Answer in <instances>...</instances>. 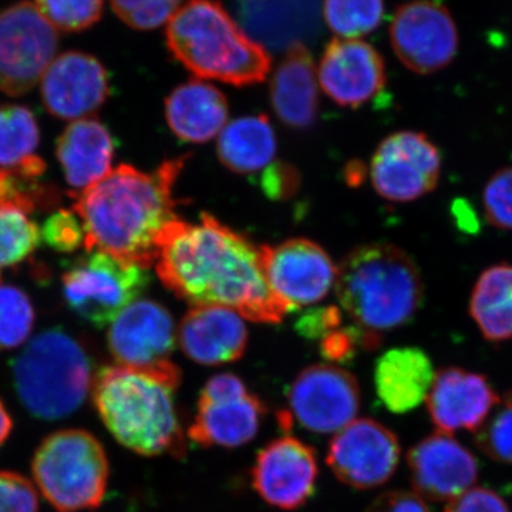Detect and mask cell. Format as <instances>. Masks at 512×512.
Here are the masks:
<instances>
[{
	"mask_svg": "<svg viewBox=\"0 0 512 512\" xmlns=\"http://www.w3.org/2000/svg\"><path fill=\"white\" fill-rule=\"evenodd\" d=\"M156 265L165 288L191 305L221 306L259 323L289 313L266 282L261 247L210 214L194 224L175 221Z\"/></svg>",
	"mask_w": 512,
	"mask_h": 512,
	"instance_id": "1",
	"label": "cell"
},
{
	"mask_svg": "<svg viewBox=\"0 0 512 512\" xmlns=\"http://www.w3.org/2000/svg\"><path fill=\"white\" fill-rule=\"evenodd\" d=\"M185 158L165 161L154 173L123 164L77 194L73 211L84 228V248L150 268L165 232L180 220L174 185Z\"/></svg>",
	"mask_w": 512,
	"mask_h": 512,
	"instance_id": "2",
	"label": "cell"
},
{
	"mask_svg": "<svg viewBox=\"0 0 512 512\" xmlns=\"http://www.w3.org/2000/svg\"><path fill=\"white\" fill-rule=\"evenodd\" d=\"M181 376L175 363L157 370L103 367L94 377V407L128 450L147 457H183L187 443L174 399Z\"/></svg>",
	"mask_w": 512,
	"mask_h": 512,
	"instance_id": "3",
	"label": "cell"
},
{
	"mask_svg": "<svg viewBox=\"0 0 512 512\" xmlns=\"http://www.w3.org/2000/svg\"><path fill=\"white\" fill-rule=\"evenodd\" d=\"M340 309L357 329L383 333L409 325L424 299L423 278L412 256L386 242L353 249L338 268Z\"/></svg>",
	"mask_w": 512,
	"mask_h": 512,
	"instance_id": "4",
	"label": "cell"
},
{
	"mask_svg": "<svg viewBox=\"0 0 512 512\" xmlns=\"http://www.w3.org/2000/svg\"><path fill=\"white\" fill-rule=\"evenodd\" d=\"M165 39L171 55L198 79L244 87L264 82L271 70L265 47L217 0H188L168 20Z\"/></svg>",
	"mask_w": 512,
	"mask_h": 512,
	"instance_id": "5",
	"label": "cell"
},
{
	"mask_svg": "<svg viewBox=\"0 0 512 512\" xmlns=\"http://www.w3.org/2000/svg\"><path fill=\"white\" fill-rule=\"evenodd\" d=\"M94 377L92 359L82 343L60 329L39 333L13 363L20 402L42 420L76 412L92 390Z\"/></svg>",
	"mask_w": 512,
	"mask_h": 512,
	"instance_id": "6",
	"label": "cell"
},
{
	"mask_svg": "<svg viewBox=\"0 0 512 512\" xmlns=\"http://www.w3.org/2000/svg\"><path fill=\"white\" fill-rule=\"evenodd\" d=\"M37 488L57 512L99 508L106 497L110 466L106 450L89 431L59 430L37 447L32 461Z\"/></svg>",
	"mask_w": 512,
	"mask_h": 512,
	"instance_id": "7",
	"label": "cell"
},
{
	"mask_svg": "<svg viewBox=\"0 0 512 512\" xmlns=\"http://www.w3.org/2000/svg\"><path fill=\"white\" fill-rule=\"evenodd\" d=\"M147 269L92 251L76 259L62 276L63 296L77 316L106 328L146 291Z\"/></svg>",
	"mask_w": 512,
	"mask_h": 512,
	"instance_id": "8",
	"label": "cell"
},
{
	"mask_svg": "<svg viewBox=\"0 0 512 512\" xmlns=\"http://www.w3.org/2000/svg\"><path fill=\"white\" fill-rule=\"evenodd\" d=\"M59 33L35 3L0 12V92L18 97L42 80L55 60Z\"/></svg>",
	"mask_w": 512,
	"mask_h": 512,
	"instance_id": "9",
	"label": "cell"
},
{
	"mask_svg": "<svg viewBox=\"0 0 512 512\" xmlns=\"http://www.w3.org/2000/svg\"><path fill=\"white\" fill-rule=\"evenodd\" d=\"M265 403L234 373L215 375L202 387L188 437L201 447L235 448L254 440Z\"/></svg>",
	"mask_w": 512,
	"mask_h": 512,
	"instance_id": "10",
	"label": "cell"
},
{
	"mask_svg": "<svg viewBox=\"0 0 512 512\" xmlns=\"http://www.w3.org/2000/svg\"><path fill=\"white\" fill-rule=\"evenodd\" d=\"M439 147L419 131L384 138L370 163V181L384 200L412 202L436 190L441 175Z\"/></svg>",
	"mask_w": 512,
	"mask_h": 512,
	"instance_id": "11",
	"label": "cell"
},
{
	"mask_svg": "<svg viewBox=\"0 0 512 512\" xmlns=\"http://www.w3.org/2000/svg\"><path fill=\"white\" fill-rule=\"evenodd\" d=\"M390 42L397 59L412 72L434 74L456 59L460 35L443 3L413 0L394 13Z\"/></svg>",
	"mask_w": 512,
	"mask_h": 512,
	"instance_id": "12",
	"label": "cell"
},
{
	"mask_svg": "<svg viewBox=\"0 0 512 512\" xmlns=\"http://www.w3.org/2000/svg\"><path fill=\"white\" fill-rule=\"evenodd\" d=\"M400 456V441L389 427L373 419H356L333 436L326 463L343 484L372 490L393 477Z\"/></svg>",
	"mask_w": 512,
	"mask_h": 512,
	"instance_id": "13",
	"label": "cell"
},
{
	"mask_svg": "<svg viewBox=\"0 0 512 512\" xmlns=\"http://www.w3.org/2000/svg\"><path fill=\"white\" fill-rule=\"evenodd\" d=\"M292 416L316 434L338 433L356 420L362 394L356 377L335 365H312L293 380L288 392Z\"/></svg>",
	"mask_w": 512,
	"mask_h": 512,
	"instance_id": "14",
	"label": "cell"
},
{
	"mask_svg": "<svg viewBox=\"0 0 512 512\" xmlns=\"http://www.w3.org/2000/svg\"><path fill=\"white\" fill-rule=\"evenodd\" d=\"M261 255L266 282L289 312L323 301L335 288L338 266L316 242L289 239L261 247Z\"/></svg>",
	"mask_w": 512,
	"mask_h": 512,
	"instance_id": "15",
	"label": "cell"
},
{
	"mask_svg": "<svg viewBox=\"0 0 512 512\" xmlns=\"http://www.w3.org/2000/svg\"><path fill=\"white\" fill-rule=\"evenodd\" d=\"M173 315L161 303L140 299L111 322L107 343L117 365L157 370L170 365L177 346Z\"/></svg>",
	"mask_w": 512,
	"mask_h": 512,
	"instance_id": "16",
	"label": "cell"
},
{
	"mask_svg": "<svg viewBox=\"0 0 512 512\" xmlns=\"http://www.w3.org/2000/svg\"><path fill=\"white\" fill-rule=\"evenodd\" d=\"M319 467L315 450L292 436L266 444L252 467V487L259 497L279 510L293 511L315 494Z\"/></svg>",
	"mask_w": 512,
	"mask_h": 512,
	"instance_id": "17",
	"label": "cell"
},
{
	"mask_svg": "<svg viewBox=\"0 0 512 512\" xmlns=\"http://www.w3.org/2000/svg\"><path fill=\"white\" fill-rule=\"evenodd\" d=\"M407 467L416 494L434 503H450L471 490L478 478L474 454L441 431L414 444L407 454Z\"/></svg>",
	"mask_w": 512,
	"mask_h": 512,
	"instance_id": "18",
	"label": "cell"
},
{
	"mask_svg": "<svg viewBox=\"0 0 512 512\" xmlns=\"http://www.w3.org/2000/svg\"><path fill=\"white\" fill-rule=\"evenodd\" d=\"M318 80L338 106L357 109L386 86V66L379 52L359 39H333L320 59Z\"/></svg>",
	"mask_w": 512,
	"mask_h": 512,
	"instance_id": "19",
	"label": "cell"
},
{
	"mask_svg": "<svg viewBox=\"0 0 512 512\" xmlns=\"http://www.w3.org/2000/svg\"><path fill=\"white\" fill-rule=\"evenodd\" d=\"M40 90L50 114L63 120H82L109 97V74L96 57L67 52L47 67Z\"/></svg>",
	"mask_w": 512,
	"mask_h": 512,
	"instance_id": "20",
	"label": "cell"
},
{
	"mask_svg": "<svg viewBox=\"0 0 512 512\" xmlns=\"http://www.w3.org/2000/svg\"><path fill=\"white\" fill-rule=\"evenodd\" d=\"M500 399L487 377L461 367H446L434 377L426 399L427 412L441 433H476Z\"/></svg>",
	"mask_w": 512,
	"mask_h": 512,
	"instance_id": "21",
	"label": "cell"
},
{
	"mask_svg": "<svg viewBox=\"0 0 512 512\" xmlns=\"http://www.w3.org/2000/svg\"><path fill=\"white\" fill-rule=\"evenodd\" d=\"M37 180L0 168V269L28 258L42 239L30 215L50 204L53 194Z\"/></svg>",
	"mask_w": 512,
	"mask_h": 512,
	"instance_id": "22",
	"label": "cell"
},
{
	"mask_svg": "<svg viewBox=\"0 0 512 512\" xmlns=\"http://www.w3.org/2000/svg\"><path fill=\"white\" fill-rule=\"evenodd\" d=\"M178 343L184 355L202 366L237 362L248 346L244 318L221 306H194L181 320Z\"/></svg>",
	"mask_w": 512,
	"mask_h": 512,
	"instance_id": "23",
	"label": "cell"
},
{
	"mask_svg": "<svg viewBox=\"0 0 512 512\" xmlns=\"http://www.w3.org/2000/svg\"><path fill=\"white\" fill-rule=\"evenodd\" d=\"M271 103L285 126L306 130L315 123L319 110L318 72L311 52L302 43L289 47L275 70Z\"/></svg>",
	"mask_w": 512,
	"mask_h": 512,
	"instance_id": "24",
	"label": "cell"
},
{
	"mask_svg": "<svg viewBox=\"0 0 512 512\" xmlns=\"http://www.w3.org/2000/svg\"><path fill=\"white\" fill-rule=\"evenodd\" d=\"M114 151L109 128L93 119L73 121L56 146L64 178L79 194L111 173Z\"/></svg>",
	"mask_w": 512,
	"mask_h": 512,
	"instance_id": "25",
	"label": "cell"
},
{
	"mask_svg": "<svg viewBox=\"0 0 512 512\" xmlns=\"http://www.w3.org/2000/svg\"><path fill=\"white\" fill-rule=\"evenodd\" d=\"M433 363L419 348H394L377 359L376 392L384 407L394 414L417 409L433 386Z\"/></svg>",
	"mask_w": 512,
	"mask_h": 512,
	"instance_id": "26",
	"label": "cell"
},
{
	"mask_svg": "<svg viewBox=\"0 0 512 512\" xmlns=\"http://www.w3.org/2000/svg\"><path fill=\"white\" fill-rule=\"evenodd\" d=\"M224 94L201 80L178 86L165 101V119L175 136L185 143H207L220 136L228 120Z\"/></svg>",
	"mask_w": 512,
	"mask_h": 512,
	"instance_id": "27",
	"label": "cell"
},
{
	"mask_svg": "<svg viewBox=\"0 0 512 512\" xmlns=\"http://www.w3.org/2000/svg\"><path fill=\"white\" fill-rule=\"evenodd\" d=\"M218 158L232 173L255 174L276 156V136L264 114L245 116L228 123L218 136Z\"/></svg>",
	"mask_w": 512,
	"mask_h": 512,
	"instance_id": "28",
	"label": "cell"
},
{
	"mask_svg": "<svg viewBox=\"0 0 512 512\" xmlns=\"http://www.w3.org/2000/svg\"><path fill=\"white\" fill-rule=\"evenodd\" d=\"M468 311L485 340L493 343L512 339V265L488 266L478 276Z\"/></svg>",
	"mask_w": 512,
	"mask_h": 512,
	"instance_id": "29",
	"label": "cell"
},
{
	"mask_svg": "<svg viewBox=\"0 0 512 512\" xmlns=\"http://www.w3.org/2000/svg\"><path fill=\"white\" fill-rule=\"evenodd\" d=\"M40 130L35 114L23 106H0V168L42 177L46 164L36 156Z\"/></svg>",
	"mask_w": 512,
	"mask_h": 512,
	"instance_id": "30",
	"label": "cell"
},
{
	"mask_svg": "<svg viewBox=\"0 0 512 512\" xmlns=\"http://www.w3.org/2000/svg\"><path fill=\"white\" fill-rule=\"evenodd\" d=\"M384 15L383 0H325L326 25L342 39H357L379 28Z\"/></svg>",
	"mask_w": 512,
	"mask_h": 512,
	"instance_id": "31",
	"label": "cell"
},
{
	"mask_svg": "<svg viewBox=\"0 0 512 512\" xmlns=\"http://www.w3.org/2000/svg\"><path fill=\"white\" fill-rule=\"evenodd\" d=\"M35 326V309L18 286L0 284V349L18 348Z\"/></svg>",
	"mask_w": 512,
	"mask_h": 512,
	"instance_id": "32",
	"label": "cell"
},
{
	"mask_svg": "<svg viewBox=\"0 0 512 512\" xmlns=\"http://www.w3.org/2000/svg\"><path fill=\"white\" fill-rule=\"evenodd\" d=\"M495 407L476 431L474 443L485 456L498 463L512 464V392L505 393Z\"/></svg>",
	"mask_w": 512,
	"mask_h": 512,
	"instance_id": "33",
	"label": "cell"
},
{
	"mask_svg": "<svg viewBox=\"0 0 512 512\" xmlns=\"http://www.w3.org/2000/svg\"><path fill=\"white\" fill-rule=\"evenodd\" d=\"M35 5L56 29L80 32L101 18L104 0H35Z\"/></svg>",
	"mask_w": 512,
	"mask_h": 512,
	"instance_id": "34",
	"label": "cell"
},
{
	"mask_svg": "<svg viewBox=\"0 0 512 512\" xmlns=\"http://www.w3.org/2000/svg\"><path fill=\"white\" fill-rule=\"evenodd\" d=\"M110 3L126 25L151 30L173 18L183 0H110Z\"/></svg>",
	"mask_w": 512,
	"mask_h": 512,
	"instance_id": "35",
	"label": "cell"
},
{
	"mask_svg": "<svg viewBox=\"0 0 512 512\" xmlns=\"http://www.w3.org/2000/svg\"><path fill=\"white\" fill-rule=\"evenodd\" d=\"M483 208L494 228L512 231V167L491 175L483 190Z\"/></svg>",
	"mask_w": 512,
	"mask_h": 512,
	"instance_id": "36",
	"label": "cell"
},
{
	"mask_svg": "<svg viewBox=\"0 0 512 512\" xmlns=\"http://www.w3.org/2000/svg\"><path fill=\"white\" fill-rule=\"evenodd\" d=\"M40 238L59 252H73L84 244L83 222L74 211L60 210L47 218Z\"/></svg>",
	"mask_w": 512,
	"mask_h": 512,
	"instance_id": "37",
	"label": "cell"
},
{
	"mask_svg": "<svg viewBox=\"0 0 512 512\" xmlns=\"http://www.w3.org/2000/svg\"><path fill=\"white\" fill-rule=\"evenodd\" d=\"M39 497L28 478L13 471H0V512H37Z\"/></svg>",
	"mask_w": 512,
	"mask_h": 512,
	"instance_id": "38",
	"label": "cell"
},
{
	"mask_svg": "<svg viewBox=\"0 0 512 512\" xmlns=\"http://www.w3.org/2000/svg\"><path fill=\"white\" fill-rule=\"evenodd\" d=\"M444 512H511L504 498L488 488L476 487L450 501Z\"/></svg>",
	"mask_w": 512,
	"mask_h": 512,
	"instance_id": "39",
	"label": "cell"
},
{
	"mask_svg": "<svg viewBox=\"0 0 512 512\" xmlns=\"http://www.w3.org/2000/svg\"><path fill=\"white\" fill-rule=\"evenodd\" d=\"M343 325L342 309L336 306L311 309L296 323V330L311 340H320Z\"/></svg>",
	"mask_w": 512,
	"mask_h": 512,
	"instance_id": "40",
	"label": "cell"
},
{
	"mask_svg": "<svg viewBox=\"0 0 512 512\" xmlns=\"http://www.w3.org/2000/svg\"><path fill=\"white\" fill-rule=\"evenodd\" d=\"M261 187L274 200H284L295 194L298 187V174L286 164H271L261 177Z\"/></svg>",
	"mask_w": 512,
	"mask_h": 512,
	"instance_id": "41",
	"label": "cell"
},
{
	"mask_svg": "<svg viewBox=\"0 0 512 512\" xmlns=\"http://www.w3.org/2000/svg\"><path fill=\"white\" fill-rule=\"evenodd\" d=\"M366 512H431L423 498L412 491L393 490L380 494Z\"/></svg>",
	"mask_w": 512,
	"mask_h": 512,
	"instance_id": "42",
	"label": "cell"
},
{
	"mask_svg": "<svg viewBox=\"0 0 512 512\" xmlns=\"http://www.w3.org/2000/svg\"><path fill=\"white\" fill-rule=\"evenodd\" d=\"M13 421L12 417L6 409L5 404L0 400V446L8 440L10 433H12Z\"/></svg>",
	"mask_w": 512,
	"mask_h": 512,
	"instance_id": "43",
	"label": "cell"
}]
</instances>
